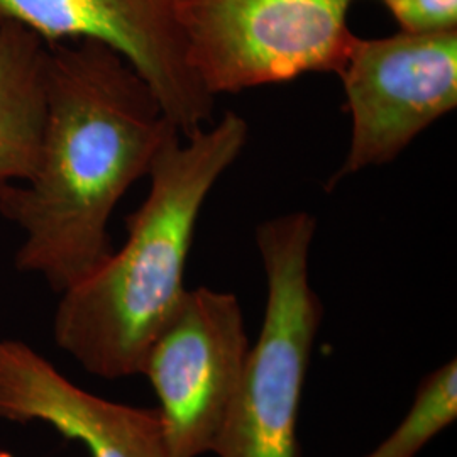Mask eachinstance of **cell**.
Segmentation results:
<instances>
[{"label": "cell", "mask_w": 457, "mask_h": 457, "mask_svg": "<svg viewBox=\"0 0 457 457\" xmlns=\"http://www.w3.org/2000/svg\"><path fill=\"white\" fill-rule=\"evenodd\" d=\"M0 420L51 425L90 457H171L158 409L87 392L29 344L0 337Z\"/></svg>", "instance_id": "ba28073f"}, {"label": "cell", "mask_w": 457, "mask_h": 457, "mask_svg": "<svg viewBox=\"0 0 457 457\" xmlns=\"http://www.w3.org/2000/svg\"><path fill=\"white\" fill-rule=\"evenodd\" d=\"M337 75L351 115V139L327 190L366 168L392 163L456 109L457 31L356 37Z\"/></svg>", "instance_id": "5b68a950"}, {"label": "cell", "mask_w": 457, "mask_h": 457, "mask_svg": "<svg viewBox=\"0 0 457 457\" xmlns=\"http://www.w3.org/2000/svg\"><path fill=\"white\" fill-rule=\"evenodd\" d=\"M48 43L19 26H0V195L36 171L46 120Z\"/></svg>", "instance_id": "9c48e42d"}, {"label": "cell", "mask_w": 457, "mask_h": 457, "mask_svg": "<svg viewBox=\"0 0 457 457\" xmlns=\"http://www.w3.org/2000/svg\"><path fill=\"white\" fill-rule=\"evenodd\" d=\"M405 33L457 31V0H381Z\"/></svg>", "instance_id": "8fae6325"}, {"label": "cell", "mask_w": 457, "mask_h": 457, "mask_svg": "<svg viewBox=\"0 0 457 457\" xmlns=\"http://www.w3.org/2000/svg\"><path fill=\"white\" fill-rule=\"evenodd\" d=\"M4 24H19L48 45L104 43L146 80L183 137L212 124L215 98L188 63L177 0H0Z\"/></svg>", "instance_id": "52a82bcc"}, {"label": "cell", "mask_w": 457, "mask_h": 457, "mask_svg": "<svg viewBox=\"0 0 457 457\" xmlns=\"http://www.w3.org/2000/svg\"><path fill=\"white\" fill-rule=\"evenodd\" d=\"M177 132L115 49L94 39L48 45L39 162L0 195V215L22 232L17 270L58 295L96 271L114 251L115 207Z\"/></svg>", "instance_id": "6da1fadb"}, {"label": "cell", "mask_w": 457, "mask_h": 457, "mask_svg": "<svg viewBox=\"0 0 457 457\" xmlns=\"http://www.w3.org/2000/svg\"><path fill=\"white\" fill-rule=\"evenodd\" d=\"M247 137L245 117L228 111L190 137L173 134L158 151L124 245L60 294L53 337L85 371L102 379L141 376L188 290L185 270L202 209Z\"/></svg>", "instance_id": "7a4b0ae2"}, {"label": "cell", "mask_w": 457, "mask_h": 457, "mask_svg": "<svg viewBox=\"0 0 457 457\" xmlns=\"http://www.w3.org/2000/svg\"><path fill=\"white\" fill-rule=\"evenodd\" d=\"M351 0H177L187 56L213 98L339 73L356 41Z\"/></svg>", "instance_id": "277c9868"}, {"label": "cell", "mask_w": 457, "mask_h": 457, "mask_svg": "<svg viewBox=\"0 0 457 457\" xmlns=\"http://www.w3.org/2000/svg\"><path fill=\"white\" fill-rule=\"evenodd\" d=\"M317 220L305 211L281 213L256 228L266 277V305L256 343L226 424L219 457H298L296 427L324 305L311 283Z\"/></svg>", "instance_id": "3957f363"}, {"label": "cell", "mask_w": 457, "mask_h": 457, "mask_svg": "<svg viewBox=\"0 0 457 457\" xmlns=\"http://www.w3.org/2000/svg\"><path fill=\"white\" fill-rule=\"evenodd\" d=\"M457 420V361L425 375L400 424L364 457H417Z\"/></svg>", "instance_id": "30bf717a"}, {"label": "cell", "mask_w": 457, "mask_h": 457, "mask_svg": "<svg viewBox=\"0 0 457 457\" xmlns=\"http://www.w3.org/2000/svg\"><path fill=\"white\" fill-rule=\"evenodd\" d=\"M237 296L207 287L187 290L147 353L146 376L160 402L171 457L212 453L249 353Z\"/></svg>", "instance_id": "8992f818"}, {"label": "cell", "mask_w": 457, "mask_h": 457, "mask_svg": "<svg viewBox=\"0 0 457 457\" xmlns=\"http://www.w3.org/2000/svg\"><path fill=\"white\" fill-rule=\"evenodd\" d=\"M0 457H14L12 454H9L7 451H4V449H0Z\"/></svg>", "instance_id": "7c38bea8"}]
</instances>
